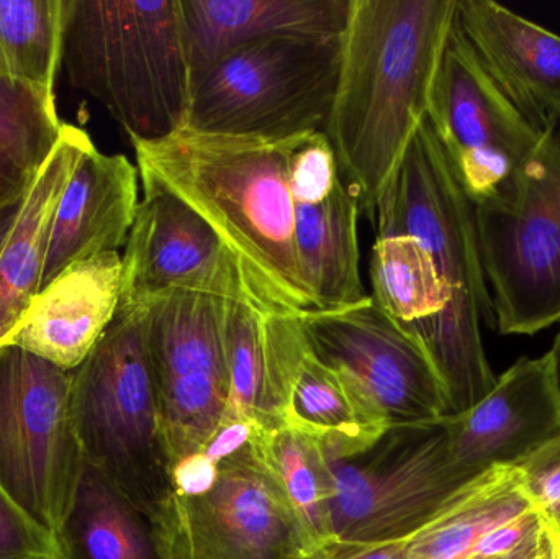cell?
<instances>
[{"mask_svg":"<svg viewBox=\"0 0 560 559\" xmlns=\"http://www.w3.org/2000/svg\"><path fill=\"white\" fill-rule=\"evenodd\" d=\"M457 0H351L325 133L342 183L374 223L427 120Z\"/></svg>","mask_w":560,"mask_h":559,"instance_id":"6da1fadb","label":"cell"},{"mask_svg":"<svg viewBox=\"0 0 560 559\" xmlns=\"http://www.w3.org/2000/svg\"><path fill=\"white\" fill-rule=\"evenodd\" d=\"M293 138L180 128L161 140L131 144L141 186L167 190L192 207L229 246L262 307L303 315L315 312V305L303 286L293 238Z\"/></svg>","mask_w":560,"mask_h":559,"instance_id":"7a4b0ae2","label":"cell"},{"mask_svg":"<svg viewBox=\"0 0 560 559\" xmlns=\"http://www.w3.org/2000/svg\"><path fill=\"white\" fill-rule=\"evenodd\" d=\"M377 236H417L430 252L450 302L433 321L407 328L436 370L450 417L469 412L495 387L482 322L495 328L472 206L430 120L415 135L374 219ZM405 328V327H404Z\"/></svg>","mask_w":560,"mask_h":559,"instance_id":"3957f363","label":"cell"},{"mask_svg":"<svg viewBox=\"0 0 560 559\" xmlns=\"http://www.w3.org/2000/svg\"><path fill=\"white\" fill-rule=\"evenodd\" d=\"M261 427L229 416L209 445L177 463L156 522L167 559H303L313 547L266 465Z\"/></svg>","mask_w":560,"mask_h":559,"instance_id":"277c9868","label":"cell"},{"mask_svg":"<svg viewBox=\"0 0 560 559\" xmlns=\"http://www.w3.org/2000/svg\"><path fill=\"white\" fill-rule=\"evenodd\" d=\"M61 68L130 141L161 140L186 125L190 69L177 0H65Z\"/></svg>","mask_w":560,"mask_h":559,"instance_id":"5b68a950","label":"cell"},{"mask_svg":"<svg viewBox=\"0 0 560 559\" xmlns=\"http://www.w3.org/2000/svg\"><path fill=\"white\" fill-rule=\"evenodd\" d=\"M71 416L82 458L135 508L160 522L173 499L147 311L120 307L88 360L72 371Z\"/></svg>","mask_w":560,"mask_h":559,"instance_id":"8992f818","label":"cell"},{"mask_svg":"<svg viewBox=\"0 0 560 559\" xmlns=\"http://www.w3.org/2000/svg\"><path fill=\"white\" fill-rule=\"evenodd\" d=\"M341 36H278L235 49L190 75L184 128L287 140L325 131Z\"/></svg>","mask_w":560,"mask_h":559,"instance_id":"52a82bcc","label":"cell"},{"mask_svg":"<svg viewBox=\"0 0 560 559\" xmlns=\"http://www.w3.org/2000/svg\"><path fill=\"white\" fill-rule=\"evenodd\" d=\"M328 462L332 538L354 544L410 541L489 475L454 459L447 419L390 427L368 449Z\"/></svg>","mask_w":560,"mask_h":559,"instance_id":"ba28073f","label":"cell"},{"mask_svg":"<svg viewBox=\"0 0 560 559\" xmlns=\"http://www.w3.org/2000/svg\"><path fill=\"white\" fill-rule=\"evenodd\" d=\"M495 330L536 335L560 324V117L542 131L509 202L476 209Z\"/></svg>","mask_w":560,"mask_h":559,"instance_id":"9c48e42d","label":"cell"},{"mask_svg":"<svg viewBox=\"0 0 560 559\" xmlns=\"http://www.w3.org/2000/svg\"><path fill=\"white\" fill-rule=\"evenodd\" d=\"M72 371L0 348V488L58 535L84 469L71 416Z\"/></svg>","mask_w":560,"mask_h":559,"instance_id":"30bf717a","label":"cell"},{"mask_svg":"<svg viewBox=\"0 0 560 559\" xmlns=\"http://www.w3.org/2000/svg\"><path fill=\"white\" fill-rule=\"evenodd\" d=\"M428 120L476 209L509 202L541 131L506 97L454 22Z\"/></svg>","mask_w":560,"mask_h":559,"instance_id":"8fae6325","label":"cell"},{"mask_svg":"<svg viewBox=\"0 0 560 559\" xmlns=\"http://www.w3.org/2000/svg\"><path fill=\"white\" fill-rule=\"evenodd\" d=\"M229 302L197 292H170L143 304L173 469L202 452L229 417Z\"/></svg>","mask_w":560,"mask_h":559,"instance_id":"7c38bea8","label":"cell"},{"mask_svg":"<svg viewBox=\"0 0 560 559\" xmlns=\"http://www.w3.org/2000/svg\"><path fill=\"white\" fill-rule=\"evenodd\" d=\"M302 327L310 353L342 377L382 429L450 417L423 345L371 295L341 311L303 314Z\"/></svg>","mask_w":560,"mask_h":559,"instance_id":"4fadbf2b","label":"cell"},{"mask_svg":"<svg viewBox=\"0 0 560 559\" xmlns=\"http://www.w3.org/2000/svg\"><path fill=\"white\" fill-rule=\"evenodd\" d=\"M170 292H197L262 307L219 233L179 197L143 187L121 256L120 307H138Z\"/></svg>","mask_w":560,"mask_h":559,"instance_id":"5bb4252c","label":"cell"},{"mask_svg":"<svg viewBox=\"0 0 560 559\" xmlns=\"http://www.w3.org/2000/svg\"><path fill=\"white\" fill-rule=\"evenodd\" d=\"M451 452L470 471L515 468L560 433L551 358H520L469 412L447 417Z\"/></svg>","mask_w":560,"mask_h":559,"instance_id":"9a60e30c","label":"cell"},{"mask_svg":"<svg viewBox=\"0 0 560 559\" xmlns=\"http://www.w3.org/2000/svg\"><path fill=\"white\" fill-rule=\"evenodd\" d=\"M120 299V253L82 259L39 289L5 347L62 371L78 370L110 327Z\"/></svg>","mask_w":560,"mask_h":559,"instance_id":"2e32d148","label":"cell"},{"mask_svg":"<svg viewBox=\"0 0 560 559\" xmlns=\"http://www.w3.org/2000/svg\"><path fill=\"white\" fill-rule=\"evenodd\" d=\"M456 25L506 97L538 128L560 117V35L492 0H457Z\"/></svg>","mask_w":560,"mask_h":559,"instance_id":"e0dca14e","label":"cell"},{"mask_svg":"<svg viewBox=\"0 0 560 559\" xmlns=\"http://www.w3.org/2000/svg\"><path fill=\"white\" fill-rule=\"evenodd\" d=\"M137 166L92 148L72 174L52 219L42 288L74 263L118 252L140 206Z\"/></svg>","mask_w":560,"mask_h":559,"instance_id":"ac0fdd59","label":"cell"},{"mask_svg":"<svg viewBox=\"0 0 560 559\" xmlns=\"http://www.w3.org/2000/svg\"><path fill=\"white\" fill-rule=\"evenodd\" d=\"M306 353L302 315L269 312L249 301H230L229 416L265 430L282 427L290 386Z\"/></svg>","mask_w":560,"mask_h":559,"instance_id":"d6986e66","label":"cell"},{"mask_svg":"<svg viewBox=\"0 0 560 559\" xmlns=\"http://www.w3.org/2000/svg\"><path fill=\"white\" fill-rule=\"evenodd\" d=\"M190 75L278 36H341L351 0H177Z\"/></svg>","mask_w":560,"mask_h":559,"instance_id":"ffe728a7","label":"cell"},{"mask_svg":"<svg viewBox=\"0 0 560 559\" xmlns=\"http://www.w3.org/2000/svg\"><path fill=\"white\" fill-rule=\"evenodd\" d=\"M94 147L88 131L62 124L59 140L23 196L0 252V348L9 343L26 307L42 289L56 209L82 158Z\"/></svg>","mask_w":560,"mask_h":559,"instance_id":"44dd1931","label":"cell"},{"mask_svg":"<svg viewBox=\"0 0 560 559\" xmlns=\"http://www.w3.org/2000/svg\"><path fill=\"white\" fill-rule=\"evenodd\" d=\"M293 238L303 286L315 312L352 307L368 298L361 279L358 199L345 183L318 203H293Z\"/></svg>","mask_w":560,"mask_h":559,"instance_id":"7402d4cb","label":"cell"},{"mask_svg":"<svg viewBox=\"0 0 560 559\" xmlns=\"http://www.w3.org/2000/svg\"><path fill=\"white\" fill-rule=\"evenodd\" d=\"M56 538L61 559H167L153 521L85 462Z\"/></svg>","mask_w":560,"mask_h":559,"instance_id":"603a6c76","label":"cell"},{"mask_svg":"<svg viewBox=\"0 0 560 559\" xmlns=\"http://www.w3.org/2000/svg\"><path fill=\"white\" fill-rule=\"evenodd\" d=\"M282 427L318 440L329 459L354 455L385 432L342 377L310 350L290 386Z\"/></svg>","mask_w":560,"mask_h":559,"instance_id":"cb8c5ba5","label":"cell"},{"mask_svg":"<svg viewBox=\"0 0 560 559\" xmlns=\"http://www.w3.org/2000/svg\"><path fill=\"white\" fill-rule=\"evenodd\" d=\"M515 468H497L408 541L410 559H469L487 532L532 509Z\"/></svg>","mask_w":560,"mask_h":559,"instance_id":"d4e9b609","label":"cell"},{"mask_svg":"<svg viewBox=\"0 0 560 559\" xmlns=\"http://www.w3.org/2000/svg\"><path fill=\"white\" fill-rule=\"evenodd\" d=\"M371 282V298L405 328L433 321L450 302L433 258L417 236H377Z\"/></svg>","mask_w":560,"mask_h":559,"instance_id":"484cf974","label":"cell"},{"mask_svg":"<svg viewBox=\"0 0 560 559\" xmlns=\"http://www.w3.org/2000/svg\"><path fill=\"white\" fill-rule=\"evenodd\" d=\"M262 456L305 525L313 545L332 538V476L322 443L296 430L261 429Z\"/></svg>","mask_w":560,"mask_h":559,"instance_id":"4316f807","label":"cell"},{"mask_svg":"<svg viewBox=\"0 0 560 559\" xmlns=\"http://www.w3.org/2000/svg\"><path fill=\"white\" fill-rule=\"evenodd\" d=\"M65 0H0V75L55 91Z\"/></svg>","mask_w":560,"mask_h":559,"instance_id":"83f0119b","label":"cell"},{"mask_svg":"<svg viewBox=\"0 0 560 559\" xmlns=\"http://www.w3.org/2000/svg\"><path fill=\"white\" fill-rule=\"evenodd\" d=\"M55 91L0 75V147L30 174L45 163L61 135Z\"/></svg>","mask_w":560,"mask_h":559,"instance_id":"f1b7e54d","label":"cell"},{"mask_svg":"<svg viewBox=\"0 0 560 559\" xmlns=\"http://www.w3.org/2000/svg\"><path fill=\"white\" fill-rule=\"evenodd\" d=\"M338 160L325 131L293 138L289 186L293 203H318L341 183Z\"/></svg>","mask_w":560,"mask_h":559,"instance_id":"f546056e","label":"cell"},{"mask_svg":"<svg viewBox=\"0 0 560 559\" xmlns=\"http://www.w3.org/2000/svg\"><path fill=\"white\" fill-rule=\"evenodd\" d=\"M520 486L546 528L560 537V433L515 466Z\"/></svg>","mask_w":560,"mask_h":559,"instance_id":"4dcf8cb0","label":"cell"},{"mask_svg":"<svg viewBox=\"0 0 560 559\" xmlns=\"http://www.w3.org/2000/svg\"><path fill=\"white\" fill-rule=\"evenodd\" d=\"M0 559H61L58 538L0 488Z\"/></svg>","mask_w":560,"mask_h":559,"instance_id":"1f68e13d","label":"cell"},{"mask_svg":"<svg viewBox=\"0 0 560 559\" xmlns=\"http://www.w3.org/2000/svg\"><path fill=\"white\" fill-rule=\"evenodd\" d=\"M546 524L535 508L487 532L469 559H510L532 550L545 534Z\"/></svg>","mask_w":560,"mask_h":559,"instance_id":"d6a6232c","label":"cell"},{"mask_svg":"<svg viewBox=\"0 0 560 559\" xmlns=\"http://www.w3.org/2000/svg\"><path fill=\"white\" fill-rule=\"evenodd\" d=\"M303 559H410L408 541L397 544H354L329 538L313 545Z\"/></svg>","mask_w":560,"mask_h":559,"instance_id":"836d02e7","label":"cell"},{"mask_svg":"<svg viewBox=\"0 0 560 559\" xmlns=\"http://www.w3.org/2000/svg\"><path fill=\"white\" fill-rule=\"evenodd\" d=\"M33 176L0 147V212L22 202Z\"/></svg>","mask_w":560,"mask_h":559,"instance_id":"e575fe53","label":"cell"},{"mask_svg":"<svg viewBox=\"0 0 560 559\" xmlns=\"http://www.w3.org/2000/svg\"><path fill=\"white\" fill-rule=\"evenodd\" d=\"M20 203L22 202L15 203V206L9 207V209L2 210V212H0V252H2L7 238H9V233L10 230H12L13 223H15Z\"/></svg>","mask_w":560,"mask_h":559,"instance_id":"d590c367","label":"cell"},{"mask_svg":"<svg viewBox=\"0 0 560 559\" xmlns=\"http://www.w3.org/2000/svg\"><path fill=\"white\" fill-rule=\"evenodd\" d=\"M549 358H551L552 371H555L556 384L560 394V330L556 335L555 343H552L551 350L548 351Z\"/></svg>","mask_w":560,"mask_h":559,"instance_id":"8d00e7d4","label":"cell"},{"mask_svg":"<svg viewBox=\"0 0 560 559\" xmlns=\"http://www.w3.org/2000/svg\"><path fill=\"white\" fill-rule=\"evenodd\" d=\"M549 551H551V534H549L548 528H546L541 541H539L538 547L529 555L528 559H549Z\"/></svg>","mask_w":560,"mask_h":559,"instance_id":"74e56055","label":"cell"},{"mask_svg":"<svg viewBox=\"0 0 560 559\" xmlns=\"http://www.w3.org/2000/svg\"><path fill=\"white\" fill-rule=\"evenodd\" d=\"M549 534H551V532H549ZM549 559H560V537H556L555 534H551V551H549Z\"/></svg>","mask_w":560,"mask_h":559,"instance_id":"f35d334b","label":"cell"}]
</instances>
